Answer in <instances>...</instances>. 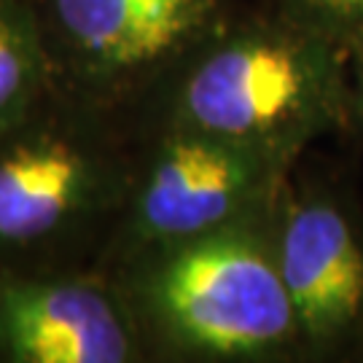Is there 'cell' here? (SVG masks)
<instances>
[{
	"mask_svg": "<svg viewBox=\"0 0 363 363\" xmlns=\"http://www.w3.org/2000/svg\"><path fill=\"white\" fill-rule=\"evenodd\" d=\"M162 298L189 337L220 352L264 350L298 331L280 264L247 245L189 250L169 267Z\"/></svg>",
	"mask_w": 363,
	"mask_h": 363,
	"instance_id": "7a4b0ae2",
	"label": "cell"
},
{
	"mask_svg": "<svg viewBox=\"0 0 363 363\" xmlns=\"http://www.w3.org/2000/svg\"><path fill=\"white\" fill-rule=\"evenodd\" d=\"M78 189V159L65 148H30L0 162V237L30 240L52 229Z\"/></svg>",
	"mask_w": 363,
	"mask_h": 363,
	"instance_id": "52a82bcc",
	"label": "cell"
},
{
	"mask_svg": "<svg viewBox=\"0 0 363 363\" xmlns=\"http://www.w3.org/2000/svg\"><path fill=\"white\" fill-rule=\"evenodd\" d=\"M16 352L35 363H118L127 337L111 304L78 286L43 288L19 296L9 310Z\"/></svg>",
	"mask_w": 363,
	"mask_h": 363,
	"instance_id": "277c9868",
	"label": "cell"
},
{
	"mask_svg": "<svg viewBox=\"0 0 363 363\" xmlns=\"http://www.w3.org/2000/svg\"><path fill=\"white\" fill-rule=\"evenodd\" d=\"M280 274L312 342L331 345L363 328V240L337 202L301 199L280 237Z\"/></svg>",
	"mask_w": 363,
	"mask_h": 363,
	"instance_id": "3957f363",
	"label": "cell"
},
{
	"mask_svg": "<svg viewBox=\"0 0 363 363\" xmlns=\"http://www.w3.org/2000/svg\"><path fill=\"white\" fill-rule=\"evenodd\" d=\"M67 35L105 65L159 60L199 22L202 0H57Z\"/></svg>",
	"mask_w": 363,
	"mask_h": 363,
	"instance_id": "5b68a950",
	"label": "cell"
},
{
	"mask_svg": "<svg viewBox=\"0 0 363 363\" xmlns=\"http://www.w3.org/2000/svg\"><path fill=\"white\" fill-rule=\"evenodd\" d=\"M361 52H363V38H361ZM358 116L363 121V62H361V89H358Z\"/></svg>",
	"mask_w": 363,
	"mask_h": 363,
	"instance_id": "30bf717a",
	"label": "cell"
},
{
	"mask_svg": "<svg viewBox=\"0 0 363 363\" xmlns=\"http://www.w3.org/2000/svg\"><path fill=\"white\" fill-rule=\"evenodd\" d=\"M304 11L318 25L345 33H358L363 38V0H298Z\"/></svg>",
	"mask_w": 363,
	"mask_h": 363,
	"instance_id": "ba28073f",
	"label": "cell"
},
{
	"mask_svg": "<svg viewBox=\"0 0 363 363\" xmlns=\"http://www.w3.org/2000/svg\"><path fill=\"white\" fill-rule=\"evenodd\" d=\"M242 189V169L229 151L178 143L156 167L145 191V220L162 234H191L220 220Z\"/></svg>",
	"mask_w": 363,
	"mask_h": 363,
	"instance_id": "8992f818",
	"label": "cell"
},
{
	"mask_svg": "<svg viewBox=\"0 0 363 363\" xmlns=\"http://www.w3.org/2000/svg\"><path fill=\"white\" fill-rule=\"evenodd\" d=\"M22 57H19V46L13 40L9 25L0 19V111L16 97V91L22 86Z\"/></svg>",
	"mask_w": 363,
	"mask_h": 363,
	"instance_id": "9c48e42d",
	"label": "cell"
},
{
	"mask_svg": "<svg viewBox=\"0 0 363 363\" xmlns=\"http://www.w3.org/2000/svg\"><path fill=\"white\" fill-rule=\"evenodd\" d=\"M339 78L320 35L261 38L216 54L196 70L186 103L218 135L307 132L334 116Z\"/></svg>",
	"mask_w": 363,
	"mask_h": 363,
	"instance_id": "6da1fadb",
	"label": "cell"
}]
</instances>
